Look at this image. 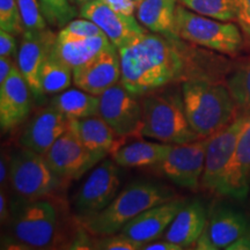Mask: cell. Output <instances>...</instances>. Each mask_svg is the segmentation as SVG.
Here are the masks:
<instances>
[{
    "label": "cell",
    "mask_w": 250,
    "mask_h": 250,
    "mask_svg": "<svg viewBox=\"0 0 250 250\" xmlns=\"http://www.w3.org/2000/svg\"><path fill=\"white\" fill-rule=\"evenodd\" d=\"M227 250H250V230L232 243Z\"/></svg>",
    "instance_id": "ab89813d"
},
{
    "label": "cell",
    "mask_w": 250,
    "mask_h": 250,
    "mask_svg": "<svg viewBox=\"0 0 250 250\" xmlns=\"http://www.w3.org/2000/svg\"><path fill=\"white\" fill-rule=\"evenodd\" d=\"M250 114H239L229 124L208 137L204 171L201 186L208 191L219 193L228 165L232 161L237 140L245 129Z\"/></svg>",
    "instance_id": "9c48e42d"
},
{
    "label": "cell",
    "mask_w": 250,
    "mask_h": 250,
    "mask_svg": "<svg viewBox=\"0 0 250 250\" xmlns=\"http://www.w3.org/2000/svg\"><path fill=\"white\" fill-rule=\"evenodd\" d=\"M208 138L174 145L155 171L180 188L196 191L201 186Z\"/></svg>",
    "instance_id": "30bf717a"
},
{
    "label": "cell",
    "mask_w": 250,
    "mask_h": 250,
    "mask_svg": "<svg viewBox=\"0 0 250 250\" xmlns=\"http://www.w3.org/2000/svg\"><path fill=\"white\" fill-rule=\"evenodd\" d=\"M236 8V22L242 31L243 39L250 46V0H234Z\"/></svg>",
    "instance_id": "e575fe53"
},
{
    "label": "cell",
    "mask_w": 250,
    "mask_h": 250,
    "mask_svg": "<svg viewBox=\"0 0 250 250\" xmlns=\"http://www.w3.org/2000/svg\"><path fill=\"white\" fill-rule=\"evenodd\" d=\"M9 177V159L5 158V154L2 153L1 154V159H0V183L1 186H4V183L6 182Z\"/></svg>",
    "instance_id": "b9f144b4"
},
{
    "label": "cell",
    "mask_w": 250,
    "mask_h": 250,
    "mask_svg": "<svg viewBox=\"0 0 250 250\" xmlns=\"http://www.w3.org/2000/svg\"><path fill=\"white\" fill-rule=\"evenodd\" d=\"M174 145L138 140L118 147L112 153V160L120 167H153L165 160Z\"/></svg>",
    "instance_id": "cb8c5ba5"
},
{
    "label": "cell",
    "mask_w": 250,
    "mask_h": 250,
    "mask_svg": "<svg viewBox=\"0 0 250 250\" xmlns=\"http://www.w3.org/2000/svg\"><path fill=\"white\" fill-rule=\"evenodd\" d=\"M44 158L51 169L66 182L80 179L100 162L85 147L71 127L56 140L44 154Z\"/></svg>",
    "instance_id": "7c38bea8"
},
{
    "label": "cell",
    "mask_w": 250,
    "mask_h": 250,
    "mask_svg": "<svg viewBox=\"0 0 250 250\" xmlns=\"http://www.w3.org/2000/svg\"><path fill=\"white\" fill-rule=\"evenodd\" d=\"M59 35L72 37H92L103 35V31L88 19L81 18L72 20L66 26L59 29Z\"/></svg>",
    "instance_id": "836d02e7"
},
{
    "label": "cell",
    "mask_w": 250,
    "mask_h": 250,
    "mask_svg": "<svg viewBox=\"0 0 250 250\" xmlns=\"http://www.w3.org/2000/svg\"><path fill=\"white\" fill-rule=\"evenodd\" d=\"M177 0H142L136 9L137 20L151 33L175 36Z\"/></svg>",
    "instance_id": "d4e9b609"
},
{
    "label": "cell",
    "mask_w": 250,
    "mask_h": 250,
    "mask_svg": "<svg viewBox=\"0 0 250 250\" xmlns=\"http://www.w3.org/2000/svg\"><path fill=\"white\" fill-rule=\"evenodd\" d=\"M174 34L184 42L228 56L239 54L245 43L239 26L195 13L180 2L175 13Z\"/></svg>",
    "instance_id": "8992f818"
},
{
    "label": "cell",
    "mask_w": 250,
    "mask_h": 250,
    "mask_svg": "<svg viewBox=\"0 0 250 250\" xmlns=\"http://www.w3.org/2000/svg\"><path fill=\"white\" fill-rule=\"evenodd\" d=\"M72 81L73 70L52 55L41 68L40 86L43 95L61 93L71 86Z\"/></svg>",
    "instance_id": "4316f807"
},
{
    "label": "cell",
    "mask_w": 250,
    "mask_h": 250,
    "mask_svg": "<svg viewBox=\"0 0 250 250\" xmlns=\"http://www.w3.org/2000/svg\"><path fill=\"white\" fill-rule=\"evenodd\" d=\"M250 117L245 129L240 134L233 159L228 165L226 175L219 195L237 201H245L248 197L250 184Z\"/></svg>",
    "instance_id": "ffe728a7"
},
{
    "label": "cell",
    "mask_w": 250,
    "mask_h": 250,
    "mask_svg": "<svg viewBox=\"0 0 250 250\" xmlns=\"http://www.w3.org/2000/svg\"><path fill=\"white\" fill-rule=\"evenodd\" d=\"M227 87L240 114H250V62L237 67L228 77Z\"/></svg>",
    "instance_id": "f1b7e54d"
},
{
    "label": "cell",
    "mask_w": 250,
    "mask_h": 250,
    "mask_svg": "<svg viewBox=\"0 0 250 250\" xmlns=\"http://www.w3.org/2000/svg\"><path fill=\"white\" fill-rule=\"evenodd\" d=\"M250 230V220L241 211L219 205L211 212L210 219L196 243V249H227Z\"/></svg>",
    "instance_id": "4fadbf2b"
},
{
    "label": "cell",
    "mask_w": 250,
    "mask_h": 250,
    "mask_svg": "<svg viewBox=\"0 0 250 250\" xmlns=\"http://www.w3.org/2000/svg\"><path fill=\"white\" fill-rule=\"evenodd\" d=\"M24 33H37L48 28L39 0H17Z\"/></svg>",
    "instance_id": "4dcf8cb0"
},
{
    "label": "cell",
    "mask_w": 250,
    "mask_h": 250,
    "mask_svg": "<svg viewBox=\"0 0 250 250\" xmlns=\"http://www.w3.org/2000/svg\"><path fill=\"white\" fill-rule=\"evenodd\" d=\"M18 42L15 35L6 30H0V57L18 56Z\"/></svg>",
    "instance_id": "d590c367"
},
{
    "label": "cell",
    "mask_w": 250,
    "mask_h": 250,
    "mask_svg": "<svg viewBox=\"0 0 250 250\" xmlns=\"http://www.w3.org/2000/svg\"><path fill=\"white\" fill-rule=\"evenodd\" d=\"M120 83L137 98L160 90L186 76L189 50L177 36L144 33L118 49Z\"/></svg>",
    "instance_id": "6da1fadb"
},
{
    "label": "cell",
    "mask_w": 250,
    "mask_h": 250,
    "mask_svg": "<svg viewBox=\"0 0 250 250\" xmlns=\"http://www.w3.org/2000/svg\"><path fill=\"white\" fill-rule=\"evenodd\" d=\"M13 57H0V85L7 80L14 68L18 66V62H13Z\"/></svg>",
    "instance_id": "74e56055"
},
{
    "label": "cell",
    "mask_w": 250,
    "mask_h": 250,
    "mask_svg": "<svg viewBox=\"0 0 250 250\" xmlns=\"http://www.w3.org/2000/svg\"><path fill=\"white\" fill-rule=\"evenodd\" d=\"M39 1L46 22L54 28L62 29L78 15L77 8L70 0H39Z\"/></svg>",
    "instance_id": "f546056e"
},
{
    "label": "cell",
    "mask_w": 250,
    "mask_h": 250,
    "mask_svg": "<svg viewBox=\"0 0 250 250\" xmlns=\"http://www.w3.org/2000/svg\"><path fill=\"white\" fill-rule=\"evenodd\" d=\"M111 46L114 44L104 34L92 37H72L57 34L52 56L72 70H76Z\"/></svg>",
    "instance_id": "44dd1931"
},
{
    "label": "cell",
    "mask_w": 250,
    "mask_h": 250,
    "mask_svg": "<svg viewBox=\"0 0 250 250\" xmlns=\"http://www.w3.org/2000/svg\"><path fill=\"white\" fill-rule=\"evenodd\" d=\"M79 15L93 21L117 49L146 33V28L137 18L112 11L102 0H92L81 5Z\"/></svg>",
    "instance_id": "5bb4252c"
},
{
    "label": "cell",
    "mask_w": 250,
    "mask_h": 250,
    "mask_svg": "<svg viewBox=\"0 0 250 250\" xmlns=\"http://www.w3.org/2000/svg\"><path fill=\"white\" fill-rule=\"evenodd\" d=\"M51 104L70 121L95 116L99 111V96L80 88H67L52 99Z\"/></svg>",
    "instance_id": "484cf974"
},
{
    "label": "cell",
    "mask_w": 250,
    "mask_h": 250,
    "mask_svg": "<svg viewBox=\"0 0 250 250\" xmlns=\"http://www.w3.org/2000/svg\"><path fill=\"white\" fill-rule=\"evenodd\" d=\"M121 58L116 46H111L89 62L73 70V83L93 95H101L121 81Z\"/></svg>",
    "instance_id": "2e32d148"
},
{
    "label": "cell",
    "mask_w": 250,
    "mask_h": 250,
    "mask_svg": "<svg viewBox=\"0 0 250 250\" xmlns=\"http://www.w3.org/2000/svg\"><path fill=\"white\" fill-rule=\"evenodd\" d=\"M112 11L123 15L132 17L137 9V2L134 0H102Z\"/></svg>",
    "instance_id": "8d00e7d4"
},
{
    "label": "cell",
    "mask_w": 250,
    "mask_h": 250,
    "mask_svg": "<svg viewBox=\"0 0 250 250\" xmlns=\"http://www.w3.org/2000/svg\"><path fill=\"white\" fill-rule=\"evenodd\" d=\"M57 35L49 28L37 33H24L18 52V67L29 85L33 98H43L40 86V72L52 55Z\"/></svg>",
    "instance_id": "9a60e30c"
},
{
    "label": "cell",
    "mask_w": 250,
    "mask_h": 250,
    "mask_svg": "<svg viewBox=\"0 0 250 250\" xmlns=\"http://www.w3.org/2000/svg\"><path fill=\"white\" fill-rule=\"evenodd\" d=\"M249 184H250V176H249Z\"/></svg>",
    "instance_id": "bcb514c9"
},
{
    "label": "cell",
    "mask_w": 250,
    "mask_h": 250,
    "mask_svg": "<svg viewBox=\"0 0 250 250\" xmlns=\"http://www.w3.org/2000/svg\"><path fill=\"white\" fill-rule=\"evenodd\" d=\"M184 203L186 201L177 197L171 201L153 206L129 221L120 233L140 243L143 247L155 241L167 230Z\"/></svg>",
    "instance_id": "ac0fdd59"
},
{
    "label": "cell",
    "mask_w": 250,
    "mask_h": 250,
    "mask_svg": "<svg viewBox=\"0 0 250 250\" xmlns=\"http://www.w3.org/2000/svg\"><path fill=\"white\" fill-rule=\"evenodd\" d=\"M71 121L50 104L31 118L20 137L21 147L44 155L62 134L70 129Z\"/></svg>",
    "instance_id": "d6986e66"
},
{
    "label": "cell",
    "mask_w": 250,
    "mask_h": 250,
    "mask_svg": "<svg viewBox=\"0 0 250 250\" xmlns=\"http://www.w3.org/2000/svg\"><path fill=\"white\" fill-rule=\"evenodd\" d=\"M9 215H11V208L7 206V198H6L4 190L1 189V191H0V219H1V224H4V221L9 220Z\"/></svg>",
    "instance_id": "60d3db41"
},
{
    "label": "cell",
    "mask_w": 250,
    "mask_h": 250,
    "mask_svg": "<svg viewBox=\"0 0 250 250\" xmlns=\"http://www.w3.org/2000/svg\"><path fill=\"white\" fill-rule=\"evenodd\" d=\"M118 167L112 159H108L88 175L73 198V208L79 220L100 213L116 198L121 188Z\"/></svg>",
    "instance_id": "ba28073f"
},
{
    "label": "cell",
    "mask_w": 250,
    "mask_h": 250,
    "mask_svg": "<svg viewBox=\"0 0 250 250\" xmlns=\"http://www.w3.org/2000/svg\"><path fill=\"white\" fill-rule=\"evenodd\" d=\"M181 5L204 17L220 21H236V8L234 0H179Z\"/></svg>",
    "instance_id": "83f0119b"
},
{
    "label": "cell",
    "mask_w": 250,
    "mask_h": 250,
    "mask_svg": "<svg viewBox=\"0 0 250 250\" xmlns=\"http://www.w3.org/2000/svg\"><path fill=\"white\" fill-rule=\"evenodd\" d=\"M181 92L187 120L199 138H208L236 117V103L223 83L195 77L184 81Z\"/></svg>",
    "instance_id": "7a4b0ae2"
},
{
    "label": "cell",
    "mask_w": 250,
    "mask_h": 250,
    "mask_svg": "<svg viewBox=\"0 0 250 250\" xmlns=\"http://www.w3.org/2000/svg\"><path fill=\"white\" fill-rule=\"evenodd\" d=\"M143 118L137 136L181 145L201 139L184 111L182 92H152L143 96Z\"/></svg>",
    "instance_id": "277c9868"
},
{
    "label": "cell",
    "mask_w": 250,
    "mask_h": 250,
    "mask_svg": "<svg viewBox=\"0 0 250 250\" xmlns=\"http://www.w3.org/2000/svg\"><path fill=\"white\" fill-rule=\"evenodd\" d=\"M144 250H182L183 248L176 243L164 240V241H152L143 247Z\"/></svg>",
    "instance_id": "f35d334b"
},
{
    "label": "cell",
    "mask_w": 250,
    "mask_h": 250,
    "mask_svg": "<svg viewBox=\"0 0 250 250\" xmlns=\"http://www.w3.org/2000/svg\"><path fill=\"white\" fill-rule=\"evenodd\" d=\"M88 1H92V0H76V5L81 6V5L86 4V2H88Z\"/></svg>",
    "instance_id": "7bdbcfd3"
},
{
    "label": "cell",
    "mask_w": 250,
    "mask_h": 250,
    "mask_svg": "<svg viewBox=\"0 0 250 250\" xmlns=\"http://www.w3.org/2000/svg\"><path fill=\"white\" fill-rule=\"evenodd\" d=\"M169 187L151 181H134L118 193L100 213L80 220L90 235L105 236L118 233L129 221L153 206L177 198Z\"/></svg>",
    "instance_id": "3957f363"
},
{
    "label": "cell",
    "mask_w": 250,
    "mask_h": 250,
    "mask_svg": "<svg viewBox=\"0 0 250 250\" xmlns=\"http://www.w3.org/2000/svg\"><path fill=\"white\" fill-rule=\"evenodd\" d=\"M94 249L99 250H139L143 249L140 243L133 241L130 237L122 233H115L111 235L100 236L94 241Z\"/></svg>",
    "instance_id": "d6a6232c"
},
{
    "label": "cell",
    "mask_w": 250,
    "mask_h": 250,
    "mask_svg": "<svg viewBox=\"0 0 250 250\" xmlns=\"http://www.w3.org/2000/svg\"><path fill=\"white\" fill-rule=\"evenodd\" d=\"M31 89L17 66L0 85V127L6 133L19 126L29 116Z\"/></svg>",
    "instance_id": "e0dca14e"
},
{
    "label": "cell",
    "mask_w": 250,
    "mask_h": 250,
    "mask_svg": "<svg viewBox=\"0 0 250 250\" xmlns=\"http://www.w3.org/2000/svg\"><path fill=\"white\" fill-rule=\"evenodd\" d=\"M0 29L12 33L15 36L24 34L17 0H0Z\"/></svg>",
    "instance_id": "1f68e13d"
},
{
    "label": "cell",
    "mask_w": 250,
    "mask_h": 250,
    "mask_svg": "<svg viewBox=\"0 0 250 250\" xmlns=\"http://www.w3.org/2000/svg\"><path fill=\"white\" fill-rule=\"evenodd\" d=\"M70 1H71L73 5H76V0H70Z\"/></svg>",
    "instance_id": "ee69618b"
},
{
    "label": "cell",
    "mask_w": 250,
    "mask_h": 250,
    "mask_svg": "<svg viewBox=\"0 0 250 250\" xmlns=\"http://www.w3.org/2000/svg\"><path fill=\"white\" fill-rule=\"evenodd\" d=\"M98 115L117 137L137 136L143 118L142 101L118 83L99 95Z\"/></svg>",
    "instance_id": "8fae6325"
},
{
    "label": "cell",
    "mask_w": 250,
    "mask_h": 250,
    "mask_svg": "<svg viewBox=\"0 0 250 250\" xmlns=\"http://www.w3.org/2000/svg\"><path fill=\"white\" fill-rule=\"evenodd\" d=\"M59 215L49 198L27 201L17 197L11 204L12 245L26 249L54 248L59 237Z\"/></svg>",
    "instance_id": "5b68a950"
},
{
    "label": "cell",
    "mask_w": 250,
    "mask_h": 250,
    "mask_svg": "<svg viewBox=\"0 0 250 250\" xmlns=\"http://www.w3.org/2000/svg\"><path fill=\"white\" fill-rule=\"evenodd\" d=\"M9 183L19 198H49L67 183L51 169L44 155L21 147L9 156Z\"/></svg>",
    "instance_id": "52a82bcc"
},
{
    "label": "cell",
    "mask_w": 250,
    "mask_h": 250,
    "mask_svg": "<svg viewBox=\"0 0 250 250\" xmlns=\"http://www.w3.org/2000/svg\"><path fill=\"white\" fill-rule=\"evenodd\" d=\"M208 224V214L199 201L184 203L165 232V240L176 243L183 249L196 245Z\"/></svg>",
    "instance_id": "7402d4cb"
},
{
    "label": "cell",
    "mask_w": 250,
    "mask_h": 250,
    "mask_svg": "<svg viewBox=\"0 0 250 250\" xmlns=\"http://www.w3.org/2000/svg\"><path fill=\"white\" fill-rule=\"evenodd\" d=\"M70 127L77 133L85 147L100 161L104 160L109 153L112 154L118 148L116 133L99 115L71 121Z\"/></svg>",
    "instance_id": "603a6c76"
},
{
    "label": "cell",
    "mask_w": 250,
    "mask_h": 250,
    "mask_svg": "<svg viewBox=\"0 0 250 250\" xmlns=\"http://www.w3.org/2000/svg\"><path fill=\"white\" fill-rule=\"evenodd\" d=\"M134 1H136V2H137V5H138V4H139V2H140V1H142V0H134Z\"/></svg>",
    "instance_id": "f6af8a7d"
}]
</instances>
